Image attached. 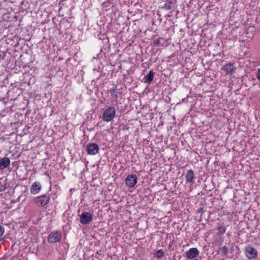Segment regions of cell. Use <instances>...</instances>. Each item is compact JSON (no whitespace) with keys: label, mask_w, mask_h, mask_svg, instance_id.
Here are the masks:
<instances>
[{"label":"cell","mask_w":260,"mask_h":260,"mask_svg":"<svg viewBox=\"0 0 260 260\" xmlns=\"http://www.w3.org/2000/svg\"><path fill=\"white\" fill-rule=\"evenodd\" d=\"M199 252L198 250L196 248H191L187 251V257L189 259H193L197 258L199 256Z\"/></svg>","instance_id":"cell-10"},{"label":"cell","mask_w":260,"mask_h":260,"mask_svg":"<svg viewBox=\"0 0 260 260\" xmlns=\"http://www.w3.org/2000/svg\"><path fill=\"white\" fill-rule=\"evenodd\" d=\"M61 238V235L58 231H54L48 235V240L50 243H55L59 242Z\"/></svg>","instance_id":"cell-3"},{"label":"cell","mask_w":260,"mask_h":260,"mask_svg":"<svg viewBox=\"0 0 260 260\" xmlns=\"http://www.w3.org/2000/svg\"><path fill=\"white\" fill-rule=\"evenodd\" d=\"M222 70L224 71L225 73H227V74L232 75L235 70V67L233 64L228 63L223 66Z\"/></svg>","instance_id":"cell-7"},{"label":"cell","mask_w":260,"mask_h":260,"mask_svg":"<svg viewBox=\"0 0 260 260\" xmlns=\"http://www.w3.org/2000/svg\"><path fill=\"white\" fill-rule=\"evenodd\" d=\"M225 231H226V228L224 226L220 227L219 229V233H221V234H223L225 233Z\"/></svg>","instance_id":"cell-17"},{"label":"cell","mask_w":260,"mask_h":260,"mask_svg":"<svg viewBox=\"0 0 260 260\" xmlns=\"http://www.w3.org/2000/svg\"><path fill=\"white\" fill-rule=\"evenodd\" d=\"M42 190V185L39 182H35L32 184L30 188V192L32 195H36L39 193Z\"/></svg>","instance_id":"cell-9"},{"label":"cell","mask_w":260,"mask_h":260,"mask_svg":"<svg viewBox=\"0 0 260 260\" xmlns=\"http://www.w3.org/2000/svg\"><path fill=\"white\" fill-rule=\"evenodd\" d=\"M244 254L246 258L250 260L256 258L258 255V252L256 249L251 246H246L244 248Z\"/></svg>","instance_id":"cell-2"},{"label":"cell","mask_w":260,"mask_h":260,"mask_svg":"<svg viewBox=\"0 0 260 260\" xmlns=\"http://www.w3.org/2000/svg\"><path fill=\"white\" fill-rule=\"evenodd\" d=\"M172 5H173L172 2L169 1V2H167L166 3H165V7L168 10H169V9H171Z\"/></svg>","instance_id":"cell-15"},{"label":"cell","mask_w":260,"mask_h":260,"mask_svg":"<svg viewBox=\"0 0 260 260\" xmlns=\"http://www.w3.org/2000/svg\"><path fill=\"white\" fill-rule=\"evenodd\" d=\"M99 148L97 144L92 143L87 145V152L90 155H95L98 152Z\"/></svg>","instance_id":"cell-6"},{"label":"cell","mask_w":260,"mask_h":260,"mask_svg":"<svg viewBox=\"0 0 260 260\" xmlns=\"http://www.w3.org/2000/svg\"><path fill=\"white\" fill-rule=\"evenodd\" d=\"M195 173L192 170H189L186 174V180L188 182H191L195 179Z\"/></svg>","instance_id":"cell-12"},{"label":"cell","mask_w":260,"mask_h":260,"mask_svg":"<svg viewBox=\"0 0 260 260\" xmlns=\"http://www.w3.org/2000/svg\"><path fill=\"white\" fill-rule=\"evenodd\" d=\"M198 260V259H196V260Z\"/></svg>","instance_id":"cell-19"},{"label":"cell","mask_w":260,"mask_h":260,"mask_svg":"<svg viewBox=\"0 0 260 260\" xmlns=\"http://www.w3.org/2000/svg\"><path fill=\"white\" fill-rule=\"evenodd\" d=\"M49 201V197L47 195H44L38 197L36 199V203L39 206L44 207L48 205Z\"/></svg>","instance_id":"cell-4"},{"label":"cell","mask_w":260,"mask_h":260,"mask_svg":"<svg viewBox=\"0 0 260 260\" xmlns=\"http://www.w3.org/2000/svg\"><path fill=\"white\" fill-rule=\"evenodd\" d=\"M154 73L152 71H150L147 75H146V77H145L144 79V82L150 84V83L152 82V81L154 80Z\"/></svg>","instance_id":"cell-13"},{"label":"cell","mask_w":260,"mask_h":260,"mask_svg":"<svg viewBox=\"0 0 260 260\" xmlns=\"http://www.w3.org/2000/svg\"><path fill=\"white\" fill-rule=\"evenodd\" d=\"M165 253L164 252L163 250H157L156 253V256L158 259H161L164 256Z\"/></svg>","instance_id":"cell-14"},{"label":"cell","mask_w":260,"mask_h":260,"mask_svg":"<svg viewBox=\"0 0 260 260\" xmlns=\"http://www.w3.org/2000/svg\"><path fill=\"white\" fill-rule=\"evenodd\" d=\"M138 181L137 177L134 174H131L126 178L125 183L127 186L129 187H134L135 186Z\"/></svg>","instance_id":"cell-5"},{"label":"cell","mask_w":260,"mask_h":260,"mask_svg":"<svg viewBox=\"0 0 260 260\" xmlns=\"http://www.w3.org/2000/svg\"><path fill=\"white\" fill-rule=\"evenodd\" d=\"M5 233V228L3 226L0 225V238L3 236Z\"/></svg>","instance_id":"cell-16"},{"label":"cell","mask_w":260,"mask_h":260,"mask_svg":"<svg viewBox=\"0 0 260 260\" xmlns=\"http://www.w3.org/2000/svg\"><path fill=\"white\" fill-rule=\"evenodd\" d=\"M93 219V215L89 212H84L80 217V220L81 223L87 224L90 223Z\"/></svg>","instance_id":"cell-8"},{"label":"cell","mask_w":260,"mask_h":260,"mask_svg":"<svg viewBox=\"0 0 260 260\" xmlns=\"http://www.w3.org/2000/svg\"><path fill=\"white\" fill-rule=\"evenodd\" d=\"M10 164V161L8 158H3L0 159V170L6 169Z\"/></svg>","instance_id":"cell-11"},{"label":"cell","mask_w":260,"mask_h":260,"mask_svg":"<svg viewBox=\"0 0 260 260\" xmlns=\"http://www.w3.org/2000/svg\"><path fill=\"white\" fill-rule=\"evenodd\" d=\"M115 113L116 110L114 107H109L104 111L103 114V120L106 122H110L114 118Z\"/></svg>","instance_id":"cell-1"},{"label":"cell","mask_w":260,"mask_h":260,"mask_svg":"<svg viewBox=\"0 0 260 260\" xmlns=\"http://www.w3.org/2000/svg\"><path fill=\"white\" fill-rule=\"evenodd\" d=\"M260 69H259L258 70V72H257V78H258L259 80H260Z\"/></svg>","instance_id":"cell-18"}]
</instances>
